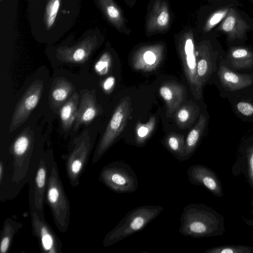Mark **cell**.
Returning a JSON list of instances; mask_svg holds the SVG:
<instances>
[{
    "label": "cell",
    "mask_w": 253,
    "mask_h": 253,
    "mask_svg": "<svg viewBox=\"0 0 253 253\" xmlns=\"http://www.w3.org/2000/svg\"><path fill=\"white\" fill-rule=\"evenodd\" d=\"M178 49L182 60L184 71L195 97H201L198 88L197 60L193 35L191 32H185L179 38Z\"/></svg>",
    "instance_id": "8"
},
{
    "label": "cell",
    "mask_w": 253,
    "mask_h": 253,
    "mask_svg": "<svg viewBox=\"0 0 253 253\" xmlns=\"http://www.w3.org/2000/svg\"><path fill=\"white\" fill-rule=\"evenodd\" d=\"M248 28L246 21L236 10L231 7L218 30L225 33L229 40H234L242 39Z\"/></svg>",
    "instance_id": "16"
},
{
    "label": "cell",
    "mask_w": 253,
    "mask_h": 253,
    "mask_svg": "<svg viewBox=\"0 0 253 253\" xmlns=\"http://www.w3.org/2000/svg\"><path fill=\"white\" fill-rule=\"evenodd\" d=\"M127 4L130 6H132L135 3L136 0H124Z\"/></svg>",
    "instance_id": "36"
},
{
    "label": "cell",
    "mask_w": 253,
    "mask_h": 253,
    "mask_svg": "<svg viewBox=\"0 0 253 253\" xmlns=\"http://www.w3.org/2000/svg\"><path fill=\"white\" fill-rule=\"evenodd\" d=\"M51 152H44L39 166L29 183L28 199L30 211L44 218V207L49 175L53 162Z\"/></svg>",
    "instance_id": "6"
},
{
    "label": "cell",
    "mask_w": 253,
    "mask_h": 253,
    "mask_svg": "<svg viewBox=\"0 0 253 253\" xmlns=\"http://www.w3.org/2000/svg\"><path fill=\"white\" fill-rule=\"evenodd\" d=\"M93 146L92 137L87 130L76 137L68 153L63 159L65 162L66 174L73 188L77 187L88 163Z\"/></svg>",
    "instance_id": "4"
},
{
    "label": "cell",
    "mask_w": 253,
    "mask_h": 253,
    "mask_svg": "<svg viewBox=\"0 0 253 253\" xmlns=\"http://www.w3.org/2000/svg\"><path fill=\"white\" fill-rule=\"evenodd\" d=\"M160 94L165 101L168 112L173 113L179 107L184 99V88L181 85L169 83L162 85Z\"/></svg>",
    "instance_id": "21"
},
{
    "label": "cell",
    "mask_w": 253,
    "mask_h": 253,
    "mask_svg": "<svg viewBox=\"0 0 253 253\" xmlns=\"http://www.w3.org/2000/svg\"><path fill=\"white\" fill-rule=\"evenodd\" d=\"M81 100L73 128L75 130L83 125L90 123L100 113L94 89L81 91Z\"/></svg>",
    "instance_id": "12"
},
{
    "label": "cell",
    "mask_w": 253,
    "mask_h": 253,
    "mask_svg": "<svg viewBox=\"0 0 253 253\" xmlns=\"http://www.w3.org/2000/svg\"><path fill=\"white\" fill-rule=\"evenodd\" d=\"M132 111L129 98L122 99L116 108L94 152L92 164L96 163L112 146L123 131Z\"/></svg>",
    "instance_id": "7"
},
{
    "label": "cell",
    "mask_w": 253,
    "mask_h": 253,
    "mask_svg": "<svg viewBox=\"0 0 253 253\" xmlns=\"http://www.w3.org/2000/svg\"><path fill=\"white\" fill-rule=\"evenodd\" d=\"M156 124V119L152 117L145 124L137 126L136 130L135 143L138 146L144 144L154 129Z\"/></svg>",
    "instance_id": "29"
},
{
    "label": "cell",
    "mask_w": 253,
    "mask_h": 253,
    "mask_svg": "<svg viewBox=\"0 0 253 253\" xmlns=\"http://www.w3.org/2000/svg\"><path fill=\"white\" fill-rule=\"evenodd\" d=\"M23 227V224L10 217L3 221L0 236V252L7 253L12 244L16 233Z\"/></svg>",
    "instance_id": "25"
},
{
    "label": "cell",
    "mask_w": 253,
    "mask_h": 253,
    "mask_svg": "<svg viewBox=\"0 0 253 253\" xmlns=\"http://www.w3.org/2000/svg\"><path fill=\"white\" fill-rule=\"evenodd\" d=\"M164 210L159 205H142L126 213L119 223L105 236L103 245L110 247L143 229Z\"/></svg>",
    "instance_id": "2"
},
{
    "label": "cell",
    "mask_w": 253,
    "mask_h": 253,
    "mask_svg": "<svg viewBox=\"0 0 253 253\" xmlns=\"http://www.w3.org/2000/svg\"><path fill=\"white\" fill-rule=\"evenodd\" d=\"M111 63V58L110 54L105 52L95 64V71L101 75L106 74L110 68Z\"/></svg>",
    "instance_id": "33"
},
{
    "label": "cell",
    "mask_w": 253,
    "mask_h": 253,
    "mask_svg": "<svg viewBox=\"0 0 253 253\" xmlns=\"http://www.w3.org/2000/svg\"><path fill=\"white\" fill-rule=\"evenodd\" d=\"M198 113L192 105L183 106L179 109L175 116L176 122L179 126L186 127L193 123Z\"/></svg>",
    "instance_id": "28"
},
{
    "label": "cell",
    "mask_w": 253,
    "mask_h": 253,
    "mask_svg": "<svg viewBox=\"0 0 253 253\" xmlns=\"http://www.w3.org/2000/svg\"><path fill=\"white\" fill-rule=\"evenodd\" d=\"M164 144L166 148L180 162H183L185 140L183 135L170 133L166 138Z\"/></svg>",
    "instance_id": "26"
},
{
    "label": "cell",
    "mask_w": 253,
    "mask_h": 253,
    "mask_svg": "<svg viewBox=\"0 0 253 253\" xmlns=\"http://www.w3.org/2000/svg\"><path fill=\"white\" fill-rule=\"evenodd\" d=\"M196 55L198 88L201 95L202 87L211 74L212 62L210 49L205 44L197 47Z\"/></svg>",
    "instance_id": "18"
},
{
    "label": "cell",
    "mask_w": 253,
    "mask_h": 253,
    "mask_svg": "<svg viewBox=\"0 0 253 253\" xmlns=\"http://www.w3.org/2000/svg\"><path fill=\"white\" fill-rule=\"evenodd\" d=\"M114 84L115 78L112 76L109 77L104 81L103 88L105 91L108 92L112 89Z\"/></svg>",
    "instance_id": "35"
},
{
    "label": "cell",
    "mask_w": 253,
    "mask_h": 253,
    "mask_svg": "<svg viewBox=\"0 0 253 253\" xmlns=\"http://www.w3.org/2000/svg\"><path fill=\"white\" fill-rule=\"evenodd\" d=\"M32 230L38 241L41 251L43 253H62V244L45 219L30 211Z\"/></svg>",
    "instance_id": "10"
},
{
    "label": "cell",
    "mask_w": 253,
    "mask_h": 253,
    "mask_svg": "<svg viewBox=\"0 0 253 253\" xmlns=\"http://www.w3.org/2000/svg\"><path fill=\"white\" fill-rule=\"evenodd\" d=\"M79 94L76 92L61 106L59 114L63 130L68 131L75 123L78 109Z\"/></svg>",
    "instance_id": "22"
},
{
    "label": "cell",
    "mask_w": 253,
    "mask_h": 253,
    "mask_svg": "<svg viewBox=\"0 0 253 253\" xmlns=\"http://www.w3.org/2000/svg\"><path fill=\"white\" fill-rule=\"evenodd\" d=\"M96 45L95 41L85 40L71 47H62L57 51L56 57L61 61L84 63L87 61Z\"/></svg>",
    "instance_id": "14"
},
{
    "label": "cell",
    "mask_w": 253,
    "mask_h": 253,
    "mask_svg": "<svg viewBox=\"0 0 253 253\" xmlns=\"http://www.w3.org/2000/svg\"><path fill=\"white\" fill-rule=\"evenodd\" d=\"M187 174L188 180L192 184L205 187L217 197L223 196L221 183L210 168L202 165H192L188 169Z\"/></svg>",
    "instance_id": "11"
},
{
    "label": "cell",
    "mask_w": 253,
    "mask_h": 253,
    "mask_svg": "<svg viewBox=\"0 0 253 253\" xmlns=\"http://www.w3.org/2000/svg\"><path fill=\"white\" fill-rule=\"evenodd\" d=\"M43 87V81L37 80L25 90L12 116L9 126L10 133L13 132L29 118L40 100Z\"/></svg>",
    "instance_id": "9"
},
{
    "label": "cell",
    "mask_w": 253,
    "mask_h": 253,
    "mask_svg": "<svg viewBox=\"0 0 253 253\" xmlns=\"http://www.w3.org/2000/svg\"><path fill=\"white\" fill-rule=\"evenodd\" d=\"M236 107L238 112L243 116H253V103L250 101H241L237 103Z\"/></svg>",
    "instance_id": "34"
},
{
    "label": "cell",
    "mask_w": 253,
    "mask_h": 253,
    "mask_svg": "<svg viewBox=\"0 0 253 253\" xmlns=\"http://www.w3.org/2000/svg\"><path fill=\"white\" fill-rule=\"evenodd\" d=\"M204 253H253V248L242 245H224L208 249Z\"/></svg>",
    "instance_id": "30"
},
{
    "label": "cell",
    "mask_w": 253,
    "mask_h": 253,
    "mask_svg": "<svg viewBox=\"0 0 253 253\" xmlns=\"http://www.w3.org/2000/svg\"><path fill=\"white\" fill-rule=\"evenodd\" d=\"M45 202L50 209L58 230L61 233H65L69 225L71 208L55 160L48 177Z\"/></svg>",
    "instance_id": "3"
},
{
    "label": "cell",
    "mask_w": 253,
    "mask_h": 253,
    "mask_svg": "<svg viewBox=\"0 0 253 253\" xmlns=\"http://www.w3.org/2000/svg\"><path fill=\"white\" fill-rule=\"evenodd\" d=\"M102 11L111 24L120 32L128 34L129 29L120 8L114 0H98Z\"/></svg>",
    "instance_id": "20"
},
{
    "label": "cell",
    "mask_w": 253,
    "mask_h": 253,
    "mask_svg": "<svg viewBox=\"0 0 253 253\" xmlns=\"http://www.w3.org/2000/svg\"><path fill=\"white\" fill-rule=\"evenodd\" d=\"M245 223L249 226L253 227V219L246 220Z\"/></svg>",
    "instance_id": "37"
},
{
    "label": "cell",
    "mask_w": 253,
    "mask_h": 253,
    "mask_svg": "<svg viewBox=\"0 0 253 253\" xmlns=\"http://www.w3.org/2000/svg\"><path fill=\"white\" fill-rule=\"evenodd\" d=\"M251 207H252V213H253V200L251 202Z\"/></svg>",
    "instance_id": "38"
},
{
    "label": "cell",
    "mask_w": 253,
    "mask_h": 253,
    "mask_svg": "<svg viewBox=\"0 0 253 253\" xmlns=\"http://www.w3.org/2000/svg\"><path fill=\"white\" fill-rule=\"evenodd\" d=\"M73 84L65 79H57L54 81L49 92L51 108L56 112L73 94Z\"/></svg>",
    "instance_id": "19"
},
{
    "label": "cell",
    "mask_w": 253,
    "mask_h": 253,
    "mask_svg": "<svg viewBox=\"0 0 253 253\" xmlns=\"http://www.w3.org/2000/svg\"><path fill=\"white\" fill-rule=\"evenodd\" d=\"M179 233L194 238L222 235L225 232L223 216L203 204L186 206L180 218Z\"/></svg>",
    "instance_id": "1"
},
{
    "label": "cell",
    "mask_w": 253,
    "mask_h": 253,
    "mask_svg": "<svg viewBox=\"0 0 253 253\" xmlns=\"http://www.w3.org/2000/svg\"><path fill=\"white\" fill-rule=\"evenodd\" d=\"M0 0V1H1L2 0Z\"/></svg>",
    "instance_id": "39"
},
{
    "label": "cell",
    "mask_w": 253,
    "mask_h": 253,
    "mask_svg": "<svg viewBox=\"0 0 253 253\" xmlns=\"http://www.w3.org/2000/svg\"><path fill=\"white\" fill-rule=\"evenodd\" d=\"M239 163L250 185L253 188V143L246 148Z\"/></svg>",
    "instance_id": "27"
},
{
    "label": "cell",
    "mask_w": 253,
    "mask_h": 253,
    "mask_svg": "<svg viewBox=\"0 0 253 253\" xmlns=\"http://www.w3.org/2000/svg\"><path fill=\"white\" fill-rule=\"evenodd\" d=\"M230 8L225 7L220 8L213 12L208 18L204 30L205 32H209L217 24L223 20L229 12Z\"/></svg>",
    "instance_id": "31"
},
{
    "label": "cell",
    "mask_w": 253,
    "mask_h": 253,
    "mask_svg": "<svg viewBox=\"0 0 253 253\" xmlns=\"http://www.w3.org/2000/svg\"><path fill=\"white\" fill-rule=\"evenodd\" d=\"M170 23L168 4L165 0H155L146 21V31L154 34L167 30Z\"/></svg>",
    "instance_id": "13"
},
{
    "label": "cell",
    "mask_w": 253,
    "mask_h": 253,
    "mask_svg": "<svg viewBox=\"0 0 253 253\" xmlns=\"http://www.w3.org/2000/svg\"><path fill=\"white\" fill-rule=\"evenodd\" d=\"M206 122V116L201 114L198 122L187 135L185 141L184 161L189 159L195 152L204 132Z\"/></svg>",
    "instance_id": "23"
},
{
    "label": "cell",
    "mask_w": 253,
    "mask_h": 253,
    "mask_svg": "<svg viewBox=\"0 0 253 253\" xmlns=\"http://www.w3.org/2000/svg\"><path fill=\"white\" fill-rule=\"evenodd\" d=\"M163 49V45L160 44L141 47L133 57L134 67L147 70L155 68L160 61Z\"/></svg>",
    "instance_id": "15"
},
{
    "label": "cell",
    "mask_w": 253,
    "mask_h": 253,
    "mask_svg": "<svg viewBox=\"0 0 253 253\" xmlns=\"http://www.w3.org/2000/svg\"><path fill=\"white\" fill-rule=\"evenodd\" d=\"M218 75L222 86L233 91L246 88L253 84V76L239 74L221 65L218 70Z\"/></svg>",
    "instance_id": "17"
},
{
    "label": "cell",
    "mask_w": 253,
    "mask_h": 253,
    "mask_svg": "<svg viewBox=\"0 0 253 253\" xmlns=\"http://www.w3.org/2000/svg\"><path fill=\"white\" fill-rule=\"evenodd\" d=\"M98 180L117 193H133L138 187L135 172L130 166L122 161L113 162L104 167Z\"/></svg>",
    "instance_id": "5"
},
{
    "label": "cell",
    "mask_w": 253,
    "mask_h": 253,
    "mask_svg": "<svg viewBox=\"0 0 253 253\" xmlns=\"http://www.w3.org/2000/svg\"><path fill=\"white\" fill-rule=\"evenodd\" d=\"M227 57L235 69H246L253 67V52L247 47H232Z\"/></svg>",
    "instance_id": "24"
},
{
    "label": "cell",
    "mask_w": 253,
    "mask_h": 253,
    "mask_svg": "<svg viewBox=\"0 0 253 253\" xmlns=\"http://www.w3.org/2000/svg\"><path fill=\"white\" fill-rule=\"evenodd\" d=\"M61 0H50L47 4L45 21L47 29L50 28L55 22L58 12Z\"/></svg>",
    "instance_id": "32"
}]
</instances>
